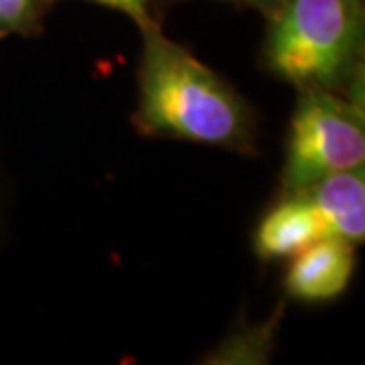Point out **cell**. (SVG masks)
Instances as JSON below:
<instances>
[{"label":"cell","mask_w":365,"mask_h":365,"mask_svg":"<svg viewBox=\"0 0 365 365\" xmlns=\"http://www.w3.org/2000/svg\"><path fill=\"white\" fill-rule=\"evenodd\" d=\"M140 31L138 106L132 118L138 132L256 155V114L234 86L165 37L158 25Z\"/></svg>","instance_id":"1"},{"label":"cell","mask_w":365,"mask_h":365,"mask_svg":"<svg viewBox=\"0 0 365 365\" xmlns=\"http://www.w3.org/2000/svg\"><path fill=\"white\" fill-rule=\"evenodd\" d=\"M262 66L297 90L364 79V0H280L266 16Z\"/></svg>","instance_id":"2"},{"label":"cell","mask_w":365,"mask_h":365,"mask_svg":"<svg viewBox=\"0 0 365 365\" xmlns=\"http://www.w3.org/2000/svg\"><path fill=\"white\" fill-rule=\"evenodd\" d=\"M290 116L280 191H299L365 163L364 79L349 90L304 88Z\"/></svg>","instance_id":"3"},{"label":"cell","mask_w":365,"mask_h":365,"mask_svg":"<svg viewBox=\"0 0 365 365\" xmlns=\"http://www.w3.org/2000/svg\"><path fill=\"white\" fill-rule=\"evenodd\" d=\"M355 272V244L325 235L288 260L284 292L304 304H321L341 297Z\"/></svg>","instance_id":"4"},{"label":"cell","mask_w":365,"mask_h":365,"mask_svg":"<svg viewBox=\"0 0 365 365\" xmlns=\"http://www.w3.org/2000/svg\"><path fill=\"white\" fill-rule=\"evenodd\" d=\"M325 235V225L307 197L300 191H280L256 223L252 246L262 262H282Z\"/></svg>","instance_id":"5"},{"label":"cell","mask_w":365,"mask_h":365,"mask_svg":"<svg viewBox=\"0 0 365 365\" xmlns=\"http://www.w3.org/2000/svg\"><path fill=\"white\" fill-rule=\"evenodd\" d=\"M309 199L325 225L327 235L351 244L365 237V175L364 167L327 175L299 189Z\"/></svg>","instance_id":"6"},{"label":"cell","mask_w":365,"mask_h":365,"mask_svg":"<svg viewBox=\"0 0 365 365\" xmlns=\"http://www.w3.org/2000/svg\"><path fill=\"white\" fill-rule=\"evenodd\" d=\"M280 311L262 325L242 327L234 331L215 351L209 355L211 364H266L274 351Z\"/></svg>","instance_id":"7"},{"label":"cell","mask_w":365,"mask_h":365,"mask_svg":"<svg viewBox=\"0 0 365 365\" xmlns=\"http://www.w3.org/2000/svg\"><path fill=\"white\" fill-rule=\"evenodd\" d=\"M53 0H0V37H31L43 29Z\"/></svg>","instance_id":"8"},{"label":"cell","mask_w":365,"mask_h":365,"mask_svg":"<svg viewBox=\"0 0 365 365\" xmlns=\"http://www.w3.org/2000/svg\"><path fill=\"white\" fill-rule=\"evenodd\" d=\"M90 2L104 4L108 9H114V11L124 13L138 25V29L158 25V21L155 19V13H153V0H90Z\"/></svg>","instance_id":"9"},{"label":"cell","mask_w":365,"mask_h":365,"mask_svg":"<svg viewBox=\"0 0 365 365\" xmlns=\"http://www.w3.org/2000/svg\"><path fill=\"white\" fill-rule=\"evenodd\" d=\"M225 2H234V4H240V6H248V9L260 11L264 16H268L278 6L280 0H225Z\"/></svg>","instance_id":"10"}]
</instances>
